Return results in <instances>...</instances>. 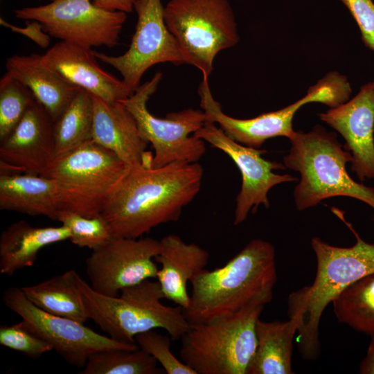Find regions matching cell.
Returning a JSON list of instances; mask_svg holds the SVG:
<instances>
[{"label":"cell","instance_id":"6da1fadb","mask_svg":"<svg viewBox=\"0 0 374 374\" xmlns=\"http://www.w3.org/2000/svg\"><path fill=\"white\" fill-rule=\"evenodd\" d=\"M203 174L197 162L128 166L101 215L114 237L141 238L159 224L179 219L183 208L199 193Z\"/></svg>","mask_w":374,"mask_h":374},{"label":"cell","instance_id":"7a4b0ae2","mask_svg":"<svg viewBox=\"0 0 374 374\" xmlns=\"http://www.w3.org/2000/svg\"><path fill=\"white\" fill-rule=\"evenodd\" d=\"M277 280L274 246L251 240L224 265L204 269L190 282V304L184 313L190 324L206 323L273 298Z\"/></svg>","mask_w":374,"mask_h":374},{"label":"cell","instance_id":"3957f363","mask_svg":"<svg viewBox=\"0 0 374 374\" xmlns=\"http://www.w3.org/2000/svg\"><path fill=\"white\" fill-rule=\"evenodd\" d=\"M335 213L355 235V244L340 247L313 238L310 244L317 266L314 280L287 299L289 318L298 323V350L306 360H314L320 354L319 327L325 308L348 286L374 272V244L363 240L339 210Z\"/></svg>","mask_w":374,"mask_h":374},{"label":"cell","instance_id":"277c9868","mask_svg":"<svg viewBox=\"0 0 374 374\" xmlns=\"http://www.w3.org/2000/svg\"><path fill=\"white\" fill-rule=\"evenodd\" d=\"M73 278L89 319L116 341L136 344L138 334L156 328L178 340L190 328L181 306L161 302L164 296L158 281L148 279L110 296L93 290L75 270Z\"/></svg>","mask_w":374,"mask_h":374},{"label":"cell","instance_id":"5b68a950","mask_svg":"<svg viewBox=\"0 0 374 374\" xmlns=\"http://www.w3.org/2000/svg\"><path fill=\"white\" fill-rule=\"evenodd\" d=\"M285 166L301 175L294 190L296 207L303 211L325 199L337 196L355 198L374 209V188L354 181L346 166L352 155L344 150L336 134L315 125L309 132L296 131Z\"/></svg>","mask_w":374,"mask_h":374},{"label":"cell","instance_id":"8992f818","mask_svg":"<svg viewBox=\"0 0 374 374\" xmlns=\"http://www.w3.org/2000/svg\"><path fill=\"white\" fill-rule=\"evenodd\" d=\"M265 305L190 324L181 338V360L196 374H247L257 347L256 325Z\"/></svg>","mask_w":374,"mask_h":374},{"label":"cell","instance_id":"52a82bcc","mask_svg":"<svg viewBox=\"0 0 374 374\" xmlns=\"http://www.w3.org/2000/svg\"><path fill=\"white\" fill-rule=\"evenodd\" d=\"M127 168L115 153L91 139L55 157L40 175L56 184L60 210L91 217L101 214Z\"/></svg>","mask_w":374,"mask_h":374},{"label":"cell","instance_id":"ba28073f","mask_svg":"<svg viewBox=\"0 0 374 374\" xmlns=\"http://www.w3.org/2000/svg\"><path fill=\"white\" fill-rule=\"evenodd\" d=\"M166 24L177 41L186 63L208 78L216 55L239 42L233 10L228 0H170Z\"/></svg>","mask_w":374,"mask_h":374},{"label":"cell","instance_id":"9c48e42d","mask_svg":"<svg viewBox=\"0 0 374 374\" xmlns=\"http://www.w3.org/2000/svg\"><path fill=\"white\" fill-rule=\"evenodd\" d=\"M200 106L207 121L219 125L231 139L247 146L260 148L269 139L295 134L292 120L296 112L309 103L318 102L330 108L346 103L351 87L346 76L334 71L326 75L309 88L307 94L295 103L277 111L263 113L252 118L239 119L224 114L211 93L208 78L203 77L199 87Z\"/></svg>","mask_w":374,"mask_h":374},{"label":"cell","instance_id":"30bf717a","mask_svg":"<svg viewBox=\"0 0 374 374\" xmlns=\"http://www.w3.org/2000/svg\"><path fill=\"white\" fill-rule=\"evenodd\" d=\"M162 78L157 72L121 102L135 118L141 137L154 149L152 168H160L175 161L197 162L206 152L205 141L193 134L207 121L203 110L192 108L168 114L166 118L152 115L147 103L156 91Z\"/></svg>","mask_w":374,"mask_h":374},{"label":"cell","instance_id":"8fae6325","mask_svg":"<svg viewBox=\"0 0 374 374\" xmlns=\"http://www.w3.org/2000/svg\"><path fill=\"white\" fill-rule=\"evenodd\" d=\"M15 17L39 21L51 37L91 48L118 44L127 13L100 8L91 0H50L13 10Z\"/></svg>","mask_w":374,"mask_h":374},{"label":"cell","instance_id":"7c38bea8","mask_svg":"<svg viewBox=\"0 0 374 374\" xmlns=\"http://www.w3.org/2000/svg\"><path fill=\"white\" fill-rule=\"evenodd\" d=\"M4 305L21 318L24 326L46 341L66 363L84 368L89 356L98 351L134 350L136 344L116 341L97 333L84 323L48 313L34 305L21 287H10L3 294Z\"/></svg>","mask_w":374,"mask_h":374},{"label":"cell","instance_id":"4fadbf2b","mask_svg":"<svg viewBox=\"0 0 374 374\" xmlns=\"http://www.w3.org/2000/svg\"><path fill=\"white\" fill-rule=\"evenodd\" d=\"M134 10L137 15L135 32L128 49L112 56L94 51L97 59L116 71L123 81L134 93L144 73L159 63H186L181 49L168 30L163 17L161 0H136Z\"/></svg>","mask_w":374,"mask_h":374},{"label":"cell","instance_id":"5bb4252c","mask_svg":"<svg viewBox=\"0 0 374 374\" xmlns=\"http://www.w3.org/2000/svg\"><path fill=\"white\" fill-rule=\"evenodd\" d=\"M159 247V240L152 238L114 237L85 260L90 286L100 294L117 296L125 288L157 278Z\"/></svg>","mask_w":374,"mask_h":374},{"label":"cell","instance_id":"9a60e30c","mask_svg":"<svg viewBox=\"0 0 374 374\" xmlns=\"http://www.w3.org/2000/svg\"><path fill=\"white\" fill-rule=\"evenodd\" d=\"M193 135L227 154L241 173L242 186L235 199L234 225L242 223L250 211L254 213L260 204L268 208L267 194L273 186L297 180L291 175L274 173V170L284 169V165L265 159L262 155L266 150L236 142L213 122L206 121Z\"/></svg>","mask_w":374,"mask_h":374},{"label":"cell","instance_id":"2e32d148","mask_svg":"<svg viewBox=\"0 0 374 374\" xmlns=\"http://www.w3.org/2000/svg\"><path fill=\"white\" fill-rule=\"evenodd\" d=\"M53 121L35 101L0 141L1 174L42 175L55 159Z\"/></svg>","mask_w":374,"mask_h":374},{"label":"cell","instance_id":"e0dca14e","mask_svg":"<svg viewBox=\"0 0 374 374\" xmlns=\"http://www.w3.org/2000/svg\"><path fill=\"white\" fill-rule=\"evenodd\" d=\"M320 119L345 139L352 155L351 170L363 181L374 178V87L363 85L351 100L326 112Z\"/></svg>","mask_w":374,"mask_h":374},{"label":"cell","instance_id":"ac0fdd59","mask_svg":"<svg viewBox=\"0 0 374 374\" xmlns=\"http://www.w3.org/2000/svg\"><path fill=\"white\" fill-rule=\"evenodd\" d=\"M42 60L69 83L107 103L121 102L134 93L123 80L98 64L90 48L60 41L42 55Z\"/></svg>","mask_w":374,"mask_h":374},{"label":"cell","instance_id":"d6986e66","mask_svg":"<svg viewBox=\"0 0 374 374\" xmlns=\"http://www.w3.org/2000/svg\"><path fill=\"white\" fill-rule=\"evenodd\" d=\"M92 140L115 153L127 166H151L153 154L141 136L136 121L121 103H109L92 96Z\"/></svg>","mask_w":374,"mask_h":374},{"label":"cell","instance_id":"ffe728a7","mask_svg":"<svg viewBox=\"0 0 374 374\" xmlns=\"http://www.w3.org/2000/svg\"><path fill=\"white\" fill-rule=\"evenodd\" d=\"M154 260L161 265L157 281L164 299L183 310L190 304L188 282L204 270L209 261V253L198 244L186 243L177 235L170 234L161 240Z\"/></svg>","mask_w":374,"mask_h":374},{"label":"cell","instance_id":"44dd1931","mask_svg":"<svg viewBox=\"0 0 374 374\" xmlns=\"http://www.w3.org/2000/svg\"><path fill=\"white\" fill-rule=\"evenodd\" d=\"M6 67V73L29 89L53 121L80 89L48 68L43 62L42 55H14L7 59Z\"/></svg>","mask_w":374,"mask_h":374},{"label":"cell","instance_id":"7402d4cb","mask_svg":"<svg viewBox=\"0 0 374 374\" xmlns=\"http://www.w3.org/2000/svg\"><path fill=\"white\" fill-rule=\"evenodd\" d=\"M0 209L57 220L60 210L57 186L52 179L42 175L1 174Z\"/></svg>","mask_w":374,"mask_h":374},{"label":"cell","instance_id":"603a6c76","mask_svg":"<svg viewBox=\"0 0 374 374\" xmlns=\"http://www.w3.org/2000/svg\"><path fill=\"white\" fill-rule=\"evenodd\" d=\"M70 237L64 225L37 227L25 220L11 224L0 235V273L11 276L19 269L32 267L40 249Z\"/></svg>","mask_w":374,"mask_h":374},{"label":"cell","instance_id":"cb8c5ba5","mask_svg":"<svg viewBox=\"0 0 374 374\" xmlns=\"http://www.w3.org/2000/svg\"><path fill=\"white\" fill-rule=\"evenodd\" d=\"M298 323L287 321H265L256 325L257 347L247 374H292L293 341Z\"/></svg>","mask_w":374,"mask_h":374},{"label":"cell","instance_id":"d4e9b609","mask_svg":"<svg viewBox=\"0 0 374 374\" xmlns=\"http://www.w3.org/2000/svg\"><path fill=\"white\" fill-rule=\"evenodd\" d=\"M74 270L51 277L37 284L21 287L26 296L39 309L84 323L89 319L75 283Z\"/></svg>","mask_w":374,"mask_h":374},{"label":"cell","instance_id":"484cf974","mask_svg":"<svg viewBox=\"0 0 374 374\" xmlns=\"http://www.w3.org/2000/svg\"><path fill=\"white\" fill-rule=\"evenodd\" d=\"M92 95L80 89L66 109L53 121L55 157L92 139Z\"/></svg>","mask_w":374,"mask_h":374},{"label":"cell","instance_id":"4316f807","mask_svg":"<svg viewBox=\"0 0 374 374\" xmlns=\"http://www.w3.org/2000/svg\"><path fill=\"white\" fill-rule=\"evenodd\" d=\"M332 303L339 323L374 335V272L348 286Z\"/></svg>","mask_w":374,"mask_h":374},{"label":"cell","instance_id":"83f0119b","mask_svg":"<svg viewBox=\"0 0 374 374\" xmlns=\"http://www.w3.org/2000/svg\"><path fill=\"white\" fill-rule=\"evenodd\" d=\"M157 360L140 348H112L91 354L80 374H162Z\"/></svg>","mask_w":374,"mask_h":374},{"label":"cell","instance_id":"f1b7e54d","mask_svg":"<svg viewBox=\"0 0 374 374\" xmlns=\"http://www.w3.org/2000/svg\"><path fill=\"white\" fill-rule=\"evenodd\" d=\"M28 87L6 73L0 80V141L5 139L35 102Z\"/></svg>","mask_w":374,"mask_h":374},{"label":"cell","instance_id":"f546056e","mask_svg":"<svg viewBox=\"0 0 374 374\" xmlns=\"http://www.w3.org/2000/svg\"><path fill=\"white\" fill-rule=\"evenodd\" d=\"M57 220L69 229V240L79 247L93 251L114 238L108 222L101 214L87 217L69 211L60 210Z\"/></svg>","mask_w":374,"mask_h":374},{"label":"cell","instance_id":"4dcf8cb0","mask_svg":"<svg viewBox=\"0 0 374 374\" xmlns=\"http://www.w3.org/2000/svg\"><path fill=\"white\" fill-rule=\"evenodd\" d=\"M171 337L154 330L138 334L135 341L139 348L152 356L167 374H196L171 351Z\"/></svg>","mask_w":374,"mask_h":374},{"label":"cell","instance_id":"1f68e13d","mask_svg":"<svg viewBox=\"0 0 374 374\" xmlns=\"http://www.w3.org/2000/svg\"><path fill=\"white\" fill-rule=\"evenodd\" d=\"M0 344L34 359L52 350L46 341L30 331L22 321L1 326Z\"/></svg>","mask_w":374,"mask_h":374},{"label":"cell","instance_id":"d6a6232c","mask_svg":"<svg viewBox=\"0 0 374 374\" xmlns=\"http://www.w3.org/2000/svg\"><path fill=\"white\" fill-rule=\"evenodd\" d=\"M360 30L364 44L374 51V2L372 0H340Z\"/></svg>","mask_w":374,"mask_h":374},{"label":"cell","instance_id":"836d02e7","mask_svg":"<svg viewBox=\"0 0 374 374\" xmlns=\"http://www.w3.org/2000/svg\"><path fill=\"white\" fill-rule=\"evenodd\" d=\"M1 25L10 28L12 32L19 33L33 40L41 48H47L51 42V36L46 33L42 24L37 21H28L26 27H18L0 18Z\"/></svg>","mask_w":374,"mask_h":374},{"label":"cell","instance_id":"e575fe53","mask_svg":"<svg viewBox=\"0 0 374 374\" xmlns=\"http://www.w3.org/2000/svg\"><path fill=\"white\" fill-rule=\"evenodd\" d=\"M136 0H93L96 6L110 11L132 12Z\"/></svg>","mask_w":374,"mask_h":374},{"label":"cell","instance_id":"d590c367","mask_svg":"<svg viewBox=\"0 0 374 374\" xmlns=\"http://www.w3.org/2000/svg\"><path fill=\"white\" fill-rule=\"evenodd\" d=\"M359 373L374 374V335L371 336L366 355L360 363Z\"/></svg>","mask_w":374,"mask_h":374},{"label":"cell","instance_id":"8d00e7d4","mask_svg":"<svg viewBox=\"0 0 374 374\" xmlns=\"http://www.w3.org/2000/svg\"><path fill=\"white\" fill-rule=\"evenodd\" d=\"M372 84H373V87H374V80H373V81L372 82Z\"/></svg>","mask_w":374,"mask_h":374},{"label":"cell","instance_id":"74e56055","mask_svg":"<svg viewBox=\"0 0 374 374\" xmlns=\"http://www.w3.org/2000/svg\"><path fill=\"white\" fill-rule=\"evenodd\" d=\"M38 1H40V0H38Z\"/></svg>","mask_w":374,"mask_h":374}]
</instances>
